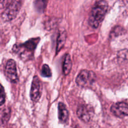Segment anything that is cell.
<instances>
[{"mask_svg":"<svg viewBox=\"0 0 128 128\" xmlns=\"http://www.w3.org/2000/svg\"><path fill=\"white\" fill-rule=\"evenodd\" d=\"M108 10V4L105 1H97L91 10L89 17V24L92 28H98Z\"/></svg>","mask_w":128,"mask_h":128,"instance_id":"cell-1","label":"cell"},{"mask_svg":"<svg viewBox=\"0 0 128 128\" xmlns=\"http://www.w3.org/2000/svg\"><path fill=\"white\" fill-rule=\"evenodd\" d=\"M40 41V38H32L28 40L24 43L21 44H15L12 48L13 52L18 54L20 56H22L24 58L25 56L32 55V52L36 49L38 43Z\"/></svg>","mask_w":128,"mask_h":128,"instance_id":"cell-2","label":"cell"},{"mask_svg":"<svg viewBox=\"0 0 128 128\" xmlns=\"http://www.w3.org/2000/svg\"><path fill=\"white\" fill-rule=\"evenodd\" d=\"M21 7V1H12L6 7L2 14V20L5 21H10L17 16Z\"/></svg>","mask_w":128,"mask_h":128,"instance_id":"cell-3","label":"cell"},{"mask_svg":"<svg viewBox=\"0 0 128 128\" xmlns=\"http://www.w3.org/2000/svg\"><path fill=\"white\" fill-rule=\"evenodd\" d=\"M95 77L96 75L92 71H88L86 70H82L80 71L76 77V82L81 87H86L93 83Z\"/></svg>","mask_w":128,"mask_h":128,"instance_id":"cell-4","label":"cell"},{"mask_svg":"<svg viewBox=\"0 0 128 128\" xmlns=\"http://www.w3.org/2000/svg\"><path fill=\"white\" fill-rule=\"evenodd\" d=\"M4 74L6 78L10 82L12 83H17L19 81L18 76L16 63L13 60L8 61L4 69Z\"/></svg>","mask_w":128,"mask_h":128,"instance_id":"cell-5","label":"cell"},{"mask_svg":"<svg viewBox=\"0 0 128 128\" xmlns=\"http://www.w3.org/2000/svg\"><path fill=\"white\" fill-rule=\"evenodd\" d=\"M41 96V82L40 78L35 76L32 80L30 90V98L32 102H37Z\"/></svg>","mask_w":128,"mask_h":128,"instance_id":"cell-6","label":"cell"},{"mask_svg":"<svg viewBox=\"0 0 128 128\" xmlns=\"http://www.w3.org/2000/svg\"><path fill=\"white\" fill-rule=\"evenodd\" d=\"M111 111L114 116L118 118L128 116V105L124 102H116L112 105Z\"/></svg>","mask_w":128,"mask_h":128,"instance_id":"cell-7","label":"cell"},{"mask_svg":"<svg viewBox=\"0 0 128 128\" xmlns=\"http://www.w3.org/2000/svg\"><path fill=\"white\" fill-rule=\"evenodd\" d=\"M78 117L85 122H88L91 121L93 115L92 109L87 105H81L78 107L77 110Z\"/></svg>","mask_w":128,"mask_h":128,"instance_id":"cell-8","label":"cell"},{"mask_svg":"<svg viewBox=\"0 0 128 128\" xmlns=\"http://www.w3.org/2000/svg\"><path fill=\"white\" fill-rule=\"evenodd\" d=\"M58 118L62 123H65L69 118V112L64 103L60 102L58 104Z\"/></svg>","mask_w":128,"mask_h":128,"instance_id":"cell-9","label":"cell"},{"mask_svg":"<svg viewBox=\"0 0 128 128\" xmlns=\"http://www.w3.org/2000/svg\"><path fill=\"white\" fill-rule=\"evenodd\" d=\"M71 68H72V61H71V56L69 54H66L62 64V72L64 75L68 76L71 72Z\"/></svg>","mask_w":128,"mask_h":128,"instance_id":"cell-10","label":"cell"},{"mask_svg":"<svg viewBox=\"0 0 128 128\" xmlns=\"http://www.w3.org/2000/svg\"><path fill=\"white\" fill-rule=\"evenodd\" d=\"M66 32L65 31H61L59 33L57 39V44H56V54L60 52V50L62 48L64 45L66 40Z\"/></svg>","mask_w":128,"mask_h":128,"instance_id":"cell-11","label":"cell"},{"mask_svg":"<svg viewBox=\"0 0 128 128\" xmlns=\"http://www.w3.org/2000/svg\"><path fill=\"white\" fill-rule=\"evenodd\" d=\"M119 60L124 62H128V50H123L120 51L118 54Z\"/></svg>","mask_w":128,"mask_h":128,"instance_id":"cell-12","label":"cell"},{"mask_svg":"<svg viewBox=\"0 0 128 128\" xmlns=\"http://www.w3.org/2000/svg\"><path fill=\"white\" fill-rule=\"evenodd\" d=\"M41 74L44 77H51L52 75V72H51V69L49 67L48 65L44 64L42 67V70H41Z\"/></svg>","mask_w":128,"mask_h":128,"instance_id":"cell-13","label":"cell"},{"mask_svg":"<svg viewBox=\"0 0 128 128\" xmlns=\"http://www.w3.org/2000/svg\"><path fill=\"white\" fill-rule=\"evenodd\" d=\"M47 3V1H36L34 2L35 7L36 10L40 12V11H43L46 7V4Z\"/></svg>","mask_w":128,"mask_h":128,"instance_id":"cell-14","label":"cell"},{"mask_svg":"<svg viewBox=\"0 0 128 128\" xmlns=\"http://www.w3.org/2000/svg\"><path fill=\"white\" fill-rule=\"evenodd\" d=\"M6 100V94L3 86L0 84V106H2L5 102Z\"/></svg>","mask_w":128,"mask_h":128,"instance_id":"cell-15","label":"cell"},{"mask_svg":"<svg viewBox=\"0 0 128 128\" xmlns=\"http://www.w3.org/2000/svg\"><path fill=\"white\" fill-rule=\"evenodd\" d=\"M4 113L2 114V117L1 118V121H2V124H4L8 122L9 120H10V110H5L4 111Z\"/></svg>","mask_w":128,"mask_h":128,"instance_id":"cell-16","label":"cell"}]
</instances>
